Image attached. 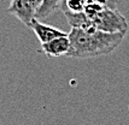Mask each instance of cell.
Listing matches in <instances>:
<instances>
[{
    "instance_id": "cell-1",
    "label": "cell",
    "mask_w": 129,
    "mask_h": 125,
    "mask_svg": "<svg viewBox=\"0 0 129 125\" xmlns=\"http://www.w3.org/2000/svg\"><path fill=\"white\" fill-rule=\"evenodd\" d=\"M125 34L106 33L96 29L71 28L69 33L70 51L68 57L87 59L111 54L122 43Z\"/></svg>"
},
{
    "instance_id": "cell-2",
    "label": "cell",
    "mask_w": 129,
    "mask_h": 125,
    "mask_svg": "<svg viewBox=\"0 0 129 125\" xmlns=\"http://www.w3.org/2000/svg\"><path fill=\"white\" fill-rule=\"evenodd\" d=\"M65 18L71 28L96 29L106 33L128 31V22L117 9L96 6L81 13H65Z\"/></svg>"
},
{
    "instance_id": "cell-3",
    "label": "cell",
    "mask_w": 129,
    "mask_h": 125,
    "mask_svg": "<svg viewBox=\"0 0 129 125\" xmlns=\"http://www.w3.org/2000/svg\"><path fill=\"white\" fill-rule=\"evenodd\" d=\"M42 1L44 0H11L7 12L17 17L24 25L30 27L34 19H36Z\"/></svg>"
},
{
    "instance_id": "cell-4",
    "label": "cell",
    "mask_w": 129,
    "mask_h": 125,
    "mask_svg": "<svg viewBox=\"0 0 129 125\" xmlns=\"http://www.w3.org/2000/svg\"><path fill=\"white\" fill-rule=\"evenodd\" d=\"M95 6L117 9V0H62L59 9L65 13H81Z\"/></svg>"
},
{
    "instance_id": "cell-5",
    "label": "cell",
    "mask_w": 129,
    "mask_h": 125,
    "mask_svg": "<svg viewBox=\"0 0 129 125\" xmlns=\"http://www.w3.org/2000/svg\"><path fill=\"white\" fill-rule=\"evenodd\" d=\"M29 28L35 33V35L38 36L39 41L41 42V45H42V43H47V42L54 40L57 37L67 36L68 35L65 31L59 30V29L54 28V27L47 25V24H44V23L40 22L39 19H34Z\"/></svg>"
},
{
    "instance_id": "cell-6",
    "label": "cell",
    "mask_w": 129,
    "mask_h": 125,
    "mask_svg": "<svg viewBox=\"0 0 129 125\" xmlns=\"http://www.w3.org/2000/svg\"><path fill=\"white\" fill-rule=\"evenodd\" d=\"M70 47H71V43H70V39L68 34L67 36H60L47 43H42L41 51L47 57H62V55H68Z\"/></svg>"
},
{
    "instance_id": "cell-7",
    "label": "cell",
    "mask_w": 129,
    "mask_h": 125,
    "mask_svg": "<svg viewBox=\"0 0 129 125\" xmlns=\"http://www.w3.org/2000/svg\"><path fill=\"white\" fill-rule=\"evenodd\" d=\"M62 0H44L42 5L40 7L36 19H44V18L48 17L52 12H54V10L59 9Z\"/></svg>"
},
{
    "instance_id": "cell-8",
    "label": "cell",
    "mask_w": 129,
    "mask_h": 125,
    "mask_svg": "<svg viewBox=\"0 0 129 125\" xmlns=\"http://www.w3.org/2000/svg\"><path fill=\"white\" fill-rule=\"evenodd\" d=\"M128 108H129V106H128Z\"/></svg>"
}]
</instances>
